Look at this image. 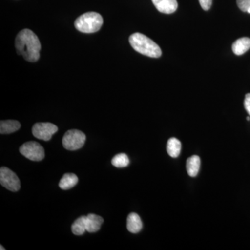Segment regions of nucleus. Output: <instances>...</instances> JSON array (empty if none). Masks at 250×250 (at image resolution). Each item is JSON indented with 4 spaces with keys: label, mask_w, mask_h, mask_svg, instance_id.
I'll return each mask as SVG.
<instances>
[{
    "label": "nucleus",
    "mask_w": 250,
    "mask_h": 250,
    "mask_svg": "<svg viewBox=\"0 0 250 250\" xmlns=\"http://www.w3.org/2000/svg\"><path fill=\"white\" fill-rule=\"evenodd\" d=\"M129 43L136 52L151 58H159L162 54L159 46L141 33L131 34L129 37Z\"/></svg>",
    "instance_id": "2"
},
{
    "label": "nucleus",
    "mask_w": 250,
    "mask_h": 250,
    "mask_svg": "<svg viewBox=\"0 0 250 250\" xmlns=\"http://www.w3.org/2000/svg\"><path fill=\"white\" fill-rule=\"evenodd\" d=\"M72 231L76 236H82L86 231V216H81L72 224Z\"/></svg>",
    "instance_id": "16"
},
{
    "label": "nucleus",
    "mask_w": 250,
    "mask_h": 250,
    "mask_svg": "<svg viewBox=\"0 0 250 250\" xmlns=\"http://www.w3.org/2000/svg\"><path fill=\"white\" fill-rule=\"evenodd\" d=\"M182 144L176 138H171L167 143V152L172 158H177L180 154Z\"/></svg>",
    "instance_id": "15"
},
{
    "label": "nucleus",
    "mask_w": 250,
    "mask_h": 250,
    "mask_svg": "<svg viewBox=\"0 0 250 250\" xmlns=\"http://www.w3.org/2000/svg\"><path fill=\"white\" fill-rule=\"evenodd\" d=\"M112 164L118 168L126 167L129 164V159L125 154H117L111 161Z\"/></svg>",
    "instance_id": "17"
},
{
    "label": "nucleus",
    "mask_w": 250,
    "mask_h": 250,
    "mask_svg": "<svg viewBox=\"0 0 250 250\" xmlns=\"http://www.w3.org/2000/svg\"><path fill=\"white\" fill-rule=\"evenodd\" d=\"M245 108L250 116V93L247 94L244 101Z\"/></svg>",
    "instance_id": "20"
},
{
    "label": "nucleus",
    "mask_w": 250,
    "mask_h": 250,
    "mask_svg": "<svg viewBox=\"0 0 250 250\" xmlns=\"http://www.w3.org/2000/svg\"><path fill=\"white\" fill-rule=\"evenodd\" d=\"M85 139L86 136L80 130H69L62 138V146L67 150H77L84 146Z\"/></svg>",
    "instance_id": "4"
},
{
    "label": "nucleus",
    "mask_w": 250,
    "mask_h": 250,
    "mask_svg": "<svg viewBox=\"0 0 250 250\" xmlns=\"http://www.w3.org/2000/svg\"><path fill=\"white\" fill-rule=\"evenodd\" d=\"M21 125L17 121H1L0 122V133L1 134H9L16 132L21 128Z\"/></svg>",
    "instance_id": "13"
},
{
    "label": "nucleus",
    "mask_w": 250,
    "mask_h": 250,
    "mask_svg": "<svg viewBox=\"0 0 250 250\" xmlns=\"http://www.w3.org/2000/svg\"><path fill=\"white\" fill-rule=\"evenodd\" d=\"M238 8L243 12H247L250 9V0H236Z\"/></svg>",
    "instance_id": "18"
},
{
    "label": "nucleus",
    "mask_w": 250,
    "mask_h": 250,
    "mask_svg": "<svg viewBox=\"0 0 250 250\" xmlns=\"http://www.w3.org/2000/svg\"><path fill=\"white\" fill-rule=\"evenodd\" d=\"M104 223V219L93 213L86 215V231L89 233H95L98 231L101 228Z\"/></svg>",
    "instance_id": "9"
},
{
    "label": "nucleus",
    "mask_w": 250,
    "mask_h": 250,
    "mask_svg": "<svg viewBox=\"0 0 250 250\" xmlns=\"http://www.w3.org/2000/svg\"><path fill=\"white\" fill-rule=\"evenodd\" d=\"M103 22L101 15L96 12H88L77 18L75 22V27L81 32L92 34L100 30Z\"/></svg>",
    "instance_id": "3"
},
{
    "label": "nucleus",
    "mask_w": 250,
    "mask_h": 250,
    "mask_svg": "<svg viewBox=\"0 0 250 250\" xmlns=\"http://www.w3.org/2000/svg\"><path fill=\"white\" fill-rule=\"evenodd\" d=\"M20 152L31 161H40L45 157L44 148L35 141L24 143L19 149Z\"/></svg>",
    "instance_id": "5"
},
{
    "label": "nucleus",
    "mask_w": 250,
    "mask_h": 250,
    "mask_svg": "<svg viewBox=\"0 0 250 250\" xmlns=\"http://www.w3.org/2000/svg\"><path fill=\"white\" fill-rule=\"evenodd\" d=\"M159 12L165 14H173L178 7L177 0H152Z\"/></svg>",
    "instance_id": "8"
},
{
    "label": "nucleus",
    "mask_w": 250,
    "mask_h": 250,
    "mask_svg": "<svg viewBox=\"0 0 250 250\" xmlns=\"http://www.w3.org/2000/svg\"><path fill=\"white\" fill-rule=\"evenodd\" d=\"M126 228L128 231L132 233H139L143 228V223L139 215L131 213L127 217Z\"/></svg>",
    "instance_id": "10"
},
{
    "label": "nucleus",
    "mask_w": 250,
    "mask_h": 250,
    "mask_svg": "<svg viewBox=\"0 0 250 250\" xmlns=\"http://www.w3.org/2000/svg\"><path fill=\"white\" fill-rule=\"evenodd\" d=\"M250 48V39L244 37L238 39L233 42L232 50L236 55L241 56L246 53Z\"/></svg>",
    "instance_id": "11"
},
{
    "label": "nucleus",
    "mask_w": 250,
    "mask_h": 250,
    "mask_svg": "<svg viewBox=\"0 0 250 250\" xmlns=\"http://www.w3.org/2000/svg\"><path fill=\"white\" fill-rule=\"evenodd\" d=\"M78 183V177L76 174L67 173L62 176L59 182V187L62 190H69L77 185Z\"/></svg>",
    "instance_id": "14"
},
{
    "label": "nucleus",
    "mask_w": 250,
    "mask_h": 250,
    "mask_svg": "<svg viewBox=\"0 0 250 250\" xmlns=\"http://www.w3.org/2000/svg\"><path fill=\"white\" fill-rule=\"evenodd\" d=\"M200 6L205 11H208L211 7L213 0H199Z\"/></svg>",
    "instance_id": "19"
},
{
    "label": "nucleus",
    "mask_w": 250,
    "mask_h": 250,
    "mask_svg": "<svg viewBox=\"0 0 250 250\" xmlns=\"http://www.w3.org/2000/svg\"><path fill=\"white\" fill-rule=\"evenodd\" d=\"M58 131V127L50 123H36L32 127V134L36 139L49 141Z\"/></svg>",
    "instance_id": "7"
},
{
    "label": "nucleus",
    "mask_w": 250,
    "mask_h": 250,
    "mask_svg": "<svg viewBox=\"0 0 250 250\" xmlns=\"http://www.w3.org/2000/svg\"><path fill=\"white\" fill-rule=\"evenodd\" d=\"M247 120H248V121H250V117H248V118H247Z\"/></svg>",
    "instance_id": "22"
},
{
    "label": "nucleus",
    "mask_w": 250,
    "mask_h": 250,
    "mask_svg": "<svg viewBox=\"0 0 250 250\" xmlns=\"http://www.w3.org/2000/svg\"><path fill=\"white\" fill-rule=\"evenodd\" d=\"M0 248H0V250H5V248L2 246H0Z\"/></svg>",
    "instance_id": "21"
},
{
    "label": "nucleus",
    "mask_w": 250,
    "mask_h": 250,
    "mask_svg": "<svg viewBox=\"0 0 250 250\" xmlns=\"http://www.w3.org/2000/svg\"><path fill=\"white\" fill-rule=\"evenodd\" d=\"M200 167V159L198 156H190L187 161V170L190 177H196Z\"/></svg>",
    "instance_id": "12"
},
{
    "label": "nucleus",
    "mask_w": 250,
    "mask_h": 250,
    "mask_svg": "<svg viewBox=\"0 0 250 250\" xmlns=\"http://www.w3.org/2000/svg\"><path fill=\"white\" fill-rule=\"evenodd\" d=\"M0 183L12 192H17L21 188V182L18 176L6 167H1L0 169Z\"/></svg>",
    "instance_id": "6"
},
{
    "label": "nucleus",
    "mask_w": 250,
    "mask_h": 250,
    "mask_svg": "<svg viewBox=\"0 0 250 250\" xmlns=\"http://www.w3.org/2000/svg\"><path fill=\"white\" fill-rule=\"evenodd\" d=\"M18 54L27 62H34L40 58L41 44L38 36L29 29L18 33L15 42Z\"/></svg>",
    "instance_id": "1"
}]
</instances>
